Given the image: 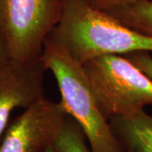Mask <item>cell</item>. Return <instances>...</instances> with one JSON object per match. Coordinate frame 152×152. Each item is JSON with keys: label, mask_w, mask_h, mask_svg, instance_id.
I'll return each instance as SVG.
<instances>
[{"label": "cell", "mask_w": 152, "mask_h": 152, "mask_svg": "<svg viewBox=\"0 0 152 152\" xmlns=\"http://www.w3.org/2000/svg\"><path fill=\"white\" fill-rule=\"evenodd\" d=\"M63 13L48 36L80 64L109 54L152 53V36L127 26L87 0H62Z\"/></svg>", "instance_id": "6da1fadb"}, {"label": "cell", "mask_w": 152, "mask_h": 152, "mask_svg": "<svg viewBox=\"0 0 152 152\" xmlns=\"http://www.w3.org/2000/svg\"><path fill=\"white\" fill-rule=\"evenodd\" d=\"M40 60L54 76L60 103L86 137L91 152H124L110 123L101 111L82 64L59 44L48 37Z\"/></svg>", "instance_id": "7a4b0ae2"}, {"label": "cell", "mask_w": 152, "mask_h": 152, "mask_svg": "<svg viewBox=\"0 0 152 152\" xmlns=\"http://www.w3.org/2000/svg\"><path fill=\"white\" fill-rule=\"evenodd\" d=\"M83 67L100 109L108 121L152 106V80L124 55H103Z\"/></svg>", "instance_id": "3957f363"}, {"label": "cell", "mask_w": 152, "mask_h": 152, "mask_svg": "<svg viewBox=\"0 0 152 152\" xmlns=\"http://www.w3.org/2000/svg\"><path fill=\"white\" fill-rule=\"evenodd\" d=\"M10 58L23 63L40 60L44 42L58 24L62 0H2Z\"/></svg>", "instance_id": "277c9868"}, {"label": "cell", "mask_w": 152, "mask_h": 152, "mask_svg": "<svg viewBox=\"0 0 152 152\" xmlns=\"http://www.w3.org/2000/svg\"><path fill=\"white\" fill-rule=\"evenodd\" d=\"M67 117L60 102L44 96L10 123L0 152H45L55 145Z\"/></svg>", "instance_id": "5b68a950"}, {"label": "cell", "mask_w": 152, "mask_h": 152, "mask_svg": "<svg viewBox=\"0 0 152 152\" xmlns=\"http://www.w3.org/2000/svg\"><path fill=\"white\" fill-rule=\"evenodd\" d=\"M41 60L23 63L8 58L0 60V140L16 108H27L44 96V75Z\"/></svg>", "instance_id": "8992f818"}, {"label": "cell", "mask_w": 152, "mask_h": 152, "mask_svg": "<svg viewBox=\"0 0 152 152\" xmlns=\"http://www.w3.org/2000/svg\"><path fill=\"white\" fill-rule=\"evenodd\" d=\"M124 152H152V115L145 110L109 121Z\"/></svg>", "instance_id": "52a82bcc"}, {"label": "cell", "mask_w": 152, "mask_h": 152, "mask_svg": "<svg viewBox=\"0 0 152 152\" xmlns=\"http://www.w3.org/2000/svg\"><path fill=\"white\" fill-rule=\"evenodd\" d=\"M106 12L127 26L152 36V0H143Z\"/></svg>", "instance_id": "ba28073f"}, {"label": "cell", "mask_w": 152, "mask_h": 152, "mask_svg": "<svg viewBox=\"0 0 152 152\" xmlns=\"http://www.w3.org/2000/svg\"><path fill=\"white\" fill-rule=\"evenodd\" d=\"M55 147L59 152H91L81 128L69 116L66 118Z\"/></svg>", "instance_id": "9c48e42d"}, {"label": "cell", "mask_w": 152, "mask_h": 152, "mask_svg": "<svg viewBox=\"0 0 152 152\" xmlns=\"http://www.w3.org/2000/svg\"><path fill=\"white\" fill-rule=\"evenodd\" d=\"M124 56L152 80V56L149 52H135Z\"/></svg>", "instance_id": "30bf717a"}, {"label": "cell", "mask_w": 152, "mask_h": 152, "mask_svg": "<svg viewBox=\"0 0 152 152\" xmlns=\"http://www.w3.org/2000/svg\"><path fill=\"white\" fill-rule=\"evenodd\" d=\"M91 5L102 11H108L121 6L129 5L143 0H87Z\"/></svg>", "instance_id": "8fae6325"}, {"label": "cell", "mask_w": 152, "mask_h": 152, "mask_svg": "<svg viewBox=\"0 0 152 152\" xmlns=\"http://www.w3.org/2000/svg\"><path fill=\"white\" fill-rule=\"evenodd\" d=\"M10 58L8 51V44L6 37L4 22V14H3V3L0 0V60Z\"/></svg>", "instance_id": "7c38bea8"}, {"label": "cell", "mask_w": 152, "mask_h": 152, "mask_svg": "<svg viewBox=\"0 0 152 152\" xmlns=\"http://www.w3.org/2000/svg\"><path fill=\"white\" fill-rule=\"evenodd\" d=\"M45 152H59L58 151V150L55 147V145H53V146H51L50 148H48L47 151Z\"/></svg>", "instance_id": "4fadbf2b"}]
</instances>
